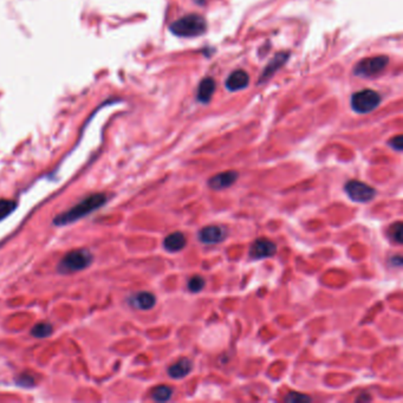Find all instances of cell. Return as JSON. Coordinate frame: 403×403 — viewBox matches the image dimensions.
<instances>
[{"mask_svg": "<svg viewBox=\"0 0 403 403\" xmlns=\"http://www.w3.org/2000/svg\"><path fill=\"white\" fill-rule=\"evenodd\" d=\"M17 384L22 385V387H32L35 384V378H33L32 375L29 374H22L19 375V377L17 378Z\"/></svg>", "mask_w": 403, "mask_h": 403, "instance_id": "7402d4cb", "label": "cell"}, {"mask_svg": "<svg viewBox=\"0 0 403 403\" xmlns=\"http://www.w3.org/2000/svg\"><path fill=\"white\" fill-rule=\"evenodd\" d=\"M206 285V280L204 277L199 276V274H196V276H193L191 279L188 280V290L191 291L192 293H198V292H201L202 290H204V287Z\"/></svg>", "mask_w": 403, "mask_h": 403, "instance_id": "ffe728a7", "label": "cell"}, {"mask_svg": "<svg viewBox=\"0 0 403 403\" xmlns=\"http://www.w3.org/2000/svg\"><path fill=\"white\" fill-rule=\"evenodd\" d=\"M94 256L91 255L90 251L88 250H74L66 253L65 256L60 259V262L57 266V271L62 274H69L78 272L87 269L93 263Z\"/></svg>", "mask_w": 403, "mask_h": 403, "instance_id": "3957f363", "label": "cell"}, {"mask_svg": "<svg viewBox=\"0 0 403 403\" xmlns=\"http://www.w3.org/2000/svg\"><path fill=\"white\" fill-rule=\"evenodd\" d=\"M344 191L352 201L365 204L371 201L376 196V189L372 188L365 182L358 180H350L344 186Z\"/></svg>", "mask_w": 403, "mask_h": 403, "instance_id": "8992f818", "label": "cell"}, {"mask_svg": "<svg viewBox=\"0 0 403 403\" xmlns=\"http://www.w3.org/2000/svg\"><path fill=\"white\" fill-rule=\"evenodd\" d=\"M287 58H289V53H286V52L278 53V55H277L272 60H271V63L266 66V69L264 70L263 74L260 76L259 83L264 82V80H266V79H269L270 77L272 76V74L276 72V71L278 70L280 66L284 65V64L286 63Z\"/></svg>", "mask_w": 403, "mask_h": 403, "instance_id": "9a60e30c", "label": "cell"}, {"mask_svg": "<svg viewBox=\"0 0 403 403\" xmlns=\"http://www.w3.org/2000/svg\"><path fill=\"white\" fill-rule=\"evenodd\" d=\"M207 29V24L204 17L199 15H187L182 18L175 20L174 23L169 26L172 33L179 37H198L205 33Z\"/></svg>", "mask_w": 403, "mask_h": 403, "instance_id": "7a4b0ae2", "label": "cell"}, {"mask_svg": "<svg viewBox=\"0 0 403 403\" xmlns=\"http://www.w3.org/2000/svg\"><path fill=\"white\" fill-rule=\"evenodd\" d=\"M277 253V245L267 238H259L251 245L250 256L253 260L271 258Z\"/></svg>", "mask_w": 403, "mask_h": 403, "instance_id": "52a82bcc", "label": "cell"}, {"mask_svg": "<svg viewBox=\"0 0 403 403\" xmlns=\"http://www.w3.org/2000/svg\"><path fill=\"white\" fill-rule=\"evenodd\" d=\"M238 178L239 174L234 171L222 172L220 173V174H216L213 176V178H211V180L208 181V185L212 189L221 191V189H226L234 185L235 181L238 180Z\"/></svg>", "mask_w": 403, "mask_h": 403, "instance_id": "9c48e42d", "label": "cell"}, {"mask_svg": "<svg viewBox=\"0 0 403 403\" xmlns=\"http://www.w3.org/2000/svg\"><path fill=\"white\" fill-rule=\"evenodd\" d=\"M380 94L374 90H362L354 94L351 97V107L358 114H368L378 107L381 103Z\"/></svg>", "mask_w": 403, "mask_h": 403, "instance_id": "5b68a950", "label": "cell"}, {"mask_svg": "<svg viewBox=\"0 0 403 403\" xmlns=\"http://www.w3.org/2000/svg\"><path fill=\"white\" fill-rule=\"evenodd\" d=\"M130 305L133 307H136L138 310H150L153 309L156 304V297L151 292H147V291H141V292L135 293L134 296L129 298Z\"/></svg>", "mask_w": 403, "mask_h": 403, "instance_id": "30bf717a", "label": "cell"}, {"mask_svg": "<svg viewBox=\"0 0 403 403\" xmlns=\"http://www.w3.org/2000/svg\"><path fill=\"white\" fill-rule=\"evenodd\" d=\"M250 83V77L244 70H236L226 79V88L229 91H238L246 88Z\"/></svg>", "mask_w": 403, "mask_h": 403, "instance_id": "7c38bea8", "label": "cell"}, {"mask_svg": "<svg viewBox=\"0 0 403 403\" xmlns=\"http://www.w3.org/2000/svg\"><path fill=\"white\" fill-rule=\"evenodd\" d=\"M193 370V362L189 358H181L168 368V375L174 380H181L191 374Z\"/></svg>", "mask_w": 403, "mask_h": 403, "instance_id": "8fae6325", "label": "cell"}, {"mask_svg": "<svg viewBox=\"0 0 403 403\" xmlns=\"http://www.w3.org/2000/svg\"><path fill=\"white\" fill-rule=\"evenodd\" d=\"M215 90V82L211 77L202 79L198 88V100L201 103H208Z\"/></svg>", "mask_w": 403, "mask_h": 403, "instance_id": "5bb4252c", "label": "cell"}, {"mask_svg": "<svg viewBox=\"0 0 403 403\" xmlns=\"http://www.w3.org/2000/svg\"><path fill=\"white\" fill-rule=\"evenodd\" d=\"M107 202V196L102 193H97V194H91L88 198L83 199L82 201L78 202L69 211L62 213V214L57 215L53 219V223L56 226H64L72 223L77 220L84 218V216L89 215L96 209L101 208Z\"/></svg>", "mask_w": 403, "mask_h": 403, "instance_id": "6da1fadb", "label": "cell"}, {"mask_svg": "<svg viewBox=\"0 0 403 403\" xmlns=\"http://www.w3.org/2000/svg\"><path fill=\"white\" fill-rule=\"evenodd\" d=\"M285 399V402H291V403H294V402H310L311 401V397L310 396H307L305 394H300V392H289V394L286 395V397L284 398Z\"/></svg>", "mask_w": 403, "mask_h": 403, "instance_id": "44dd1931", "label": "cell"}, {"mask_svg": "<svg viewBox=\"0 0 403 403\" xmlns=\"http://www.w3.org/2000/svg\"><path fill=\"white\" fill-rule=\"evenodd\" d=\"M402 234H403V225L402 222H395L388 229V236L392 243L402 244Z\"/></svg>", "mask_w": 403, "mask_h": 403, "instance_id": "d6986e66", "label": "cell"}, {"mask_svg": "<svg viewBox=\"0 0 403 403\" xmlns=\"http://www.w3.org/2000/svg\"><path fill=\"white\" fill-rule=\"evenodd\" d=\"M389 145L395 150L401 151L403 148V142H402V135H397V136L392 137L390 141H389Z\"/></svg>", "mask_w": 403, "mask_h": 403, "instance_id": "603a6c76", "label": "cell"}, {"mask_svg": "<svg viewBox=\"0 0 403 403\" xmlns=\"http://www.w3.org/2000/svg\"><path fill=\"white\" fill-rule=\"evenodd\" d=\"M389 63V58L387 56H376L369 57L360 60L355 66L354 72L358 77L363 78H371V77L377 76L387 67Z\"/></svg>", "mask_w": 403, "mask_h": 403, "instance_id": "277c9868", "label": "cell"}, {"mask_svg": "<svg viewBox=\"0 0 403 403\" xmlns=\"http://www.w3.org/2000/svg\"><path fill=\"white\" fill-rule=\"evenodd\" d=\"M173 396V389L168 385H158V387L154 388L151 391V397L154 401L157 402H166L169 401Z\"/></svg>", "mask_w": 403, "mask_h": 403, "instance_id": "e0dca14e", "label": "cell"}, {"mask_svg": "<svg viewBox=\"0 0 403 403\" xmlns=\"http://www.w3.org/2000/svg\"><path fill=\"white\" fill-rule=\"evenodd\" d=\"M52 333H53L52 325L50 323H47V321H40V323L36 324L31 330V335L36 338L50 337L52 335Z\"/></svg>", "mask_w": 403, "mask_h": 403, "instance_id": "2e32d148", "label": "cell"}, {"mask_svg": "<svg viewBox=\"0 0 403 403\" xmlns=\"http://www.w3.org/2000/svg\"><path fill=\"white\" fill-rule=\"evenodd\" d=\"M186 244H187V240H186V236L181 232L172 233V234L166 236L164 240V247L168 252L172 253L184 250Z\"/></svg>", "mask_w": 403, "mask_h": 403, "instance_id": "4fadbf2b", "label": "cell"}, {"mask_svg": "<svg viewBox=\"0 0 403 403\" xmlns=\"http://www.w3.org/2000/svg\"><path fill=\"white\" fill-rule=\"evenodd\" d=\"M226 238H227V229L223 227V226H206V227H204L199 232L200 241L204 244H209V245L222 243Z\"/></svg>", "mask_w": 403, "mask_h": 403, "instance_id": "ba28073f", "label": "cell"}, {"mask_svg": "<svg viewBox=\"0 0 403 403\" xmlns=\"http://www.w3.org/2000/svg\"><path fill=\"white\" fill-rule=\"evenodd\" d=\"M390 262H391V264H392V265H394V266L399 267V266H402L403 259H402V257H401V256H395V257H392V258L390 259Z\"/></svg>", "mask_w": 403, "mask_h": 403, "instance_id": "cb8c5ba5", "label": "cell"}, {"mask_svg": "<svg viewBox=\"0 0 403 403\" xmlns=\"http://www.w3.org/2000/svg\"><path fill=\"white\" fill-rule=\"evenodd\" d=\"M17 208V202L12 200L2 199L0 200V221L11 215Z\"/></svg>", "mask_w": 403, "mask_h": 403, "instance_id": "ac0fdd59", "label": "cell"}]
</instances>
